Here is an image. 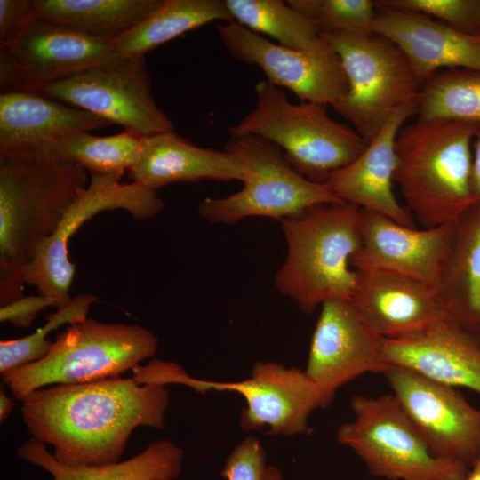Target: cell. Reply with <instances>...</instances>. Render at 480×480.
I'll return each mask as SVG.
<instances>
[{
	"mask_svg": "<svg viewBox=\"0 0 480 480\" xmlns=\"http://www.w3.org/2000/svg\"><path fill=\"white\" fill-rule=\"evenodd\" d=\"M31 437L54 447L66 464L119 462L135 428L163 429L170 403L163 385L113 377L38 388L21 400Z\"/></svg>",
	"mask_w": 480,
	"mask_h": 480,
	"instance_id": "1",
	"label": "cell"
},
{
	"mask_svg": "<svg viewBox=\"0 0 480 480\" xmlns=\"http://www.w3.org/2000/svg\"><path fill=\"white\" fill-rule=\"evenodd\" d=\"M479 132L476 124L421 119L399 131L394 182L424 228L456 222L478 201L472 171Z\"/></svg>",
	"mask_w": 480,
	"mask_h": 480,
	"instance_id": "2",
	"label": "cell"
},
{
	"mask_svg": "<svg viewBox=\"0 0 480 480\" xmlns=\"http://www.w3.org/2000/svg\"><path fill=\"white\" fill-rule=\"evenodd\" d=\"M88 173L56 150L0 154V269L23 270L87 188Z\"/></svg>",
	"mask_w": 480,
	"mask_h": 480,
	"instance_id": "3",
	"label": "cell"
},
{
	"mask_svg": "<svg viewBox=\"0 0 480 480\" xmlns=\"http://www.w3.org/2000/svg\"><path fill=\"white\" fill-rule=\"evenodd\" d=\"M280 222L287 252L275 275L277 291L306 314L329 300H350L356 284L350 260L361 246L360 208L321 204Z\"/></svg>",
	"mask_w": 480,
	"mask_h": 480,
	"instance_id": "4",
	"label": "cell"
},
{
	"mask_svg": "<svg viewBox=\"0 0 480 480\" xmlns=\"http://www.w3.org/2000/svg\"><path fill=\"white\" fill-rule=\"evenodd\" d=\"M158 340L149 330L92 318L68 325L40 360L1 374L13 397L22 400L46 386L118 377L155 356Z\"/></svg>",
	"mask_w": 480,
	"mask_h": 480,
	"instance_id": "5",
	"label": "cell"
},
{
	"mask_svg": "<svg viewBox=\"0 0 480 480\" xmlns=\"http://www.w3.org/2000/svg\"><path fill=\"white\" fill-rule=\"evenodd\" d=\"M255 92L254 108L228 129L229 135H255L272 142L310 180L324 182L367 145L355 130L331 118L324 105L292 103L267 80L257 83Z\"/></svg>",
	"mask_w": 480,
	"mask_h": 480,
	"instance_id": "6",
	"label": "cell"
},
{
	"mask_svg": "<svg viewBox=\"0 0 480 480\" xmlns=\"http://www.w3.org/2000/svg\"><path fill=\"white\" fill-rule=\"evenodd\" d=\"M339 56L345 96L332 108L368 143L400 107L418 99L423 83L400 48L374 32L321 35Z\"/></svg>",
	"mask_w": 480,
	"mask_h": 480,
	"instance_id": "7",
	"label": "cell"
},
{
	"mask_svg": "<svg viewBox=\"0 0 480 480\" xmlns=\"http://www.w3.org/2000/svg\"><path fill=\"white\" fill-rule=\"evenodd\" d=\"M225 149L249 168L251 177L239 191L199 204L200 216L209 222L229 225L251 217L280 221L317 205L343 202L325 182L300 174L276 145L261 137L229 135Z\"/></svg>",
	"mask_w": 480,
	"mask_h": 480,
	"instance_id": "8",
	"label": "cell"
},
{
	"mask_svg": "<svg viewBox=\"0 0 480 480\" xmlns=\"http://www.w3.org/2000/svg\"><path fill=\"white\" fill-rule=\"evenodd\" d=\"M354 420L339 426L338 443L352 449L368 471L389 480H466L468 468L436 457L393 394L356 395Z\"/></svg>",
	"mask_w": 480,
	"mask_h": 480,
	"instance_id": "9",
	"label": "cell"
},
{
	"mask_svg": "<svg viewBox=\"0 0 480 480\" xmlns=\"http://www.w3.org/2000/svg\"><path fill=\"white\" fill-rule=\"evenodd\" d=\"M164 203L156 190L135 181L121 183L113 176L91 175L89 185L65 212L55 231L36 249L23 268L26 285L50 299L58 308L66 307L70 296L76 266L68 256V243L87 221L100 212L123 210L135 220L158 215Z\"/></svg>",
	"mask_w": 480,
	"mask_h": 480,
	"instance_id": "10",
	"label": "cell"
},
{
	"mask_svg": "<svg viewBox=\"0 0 480 480\" xmlns=\"http://www.w3.org/2000/svg\"><path fill=\"white\" fill-rule=\"evenodd\" d=\"M39 94L91 112L142 138L174 132L157 106L145 56H115L44 87Z\"/></svg>",
	"mask_w": 480,
	"mask_h": 480,
	"instance_id": "11",
	"label": "cell"
},
{
	"mask_svg": "<svg viewBox=\"0 0 480 480\" xmlns=\"http://www.w3.org/2000/svg\"><path fill=\"white\" fill-rule=\"evenodd\" d=\"M115 56L112 40L36 18L12 41L0 44V91L39 93Z\"/></svg>",
	"mask_w": 480,
	"mask_h": 480,
	"instance_id": "12",
	"label": "cell"
},
{
	"mask_svg": "<svg viewBox=\"0 0 480 480\" xmlns=\"http://www.w3.org/2000/svg\"><path fill=\"white\" fill-rule=\"evenodd\" d=\"M383 376L436 457L468 469L480 460V409L455 388L410 370L391 365Z\"/></svg>",
	"mask_w": 480,
	"mask_h": 480,
	"instance_id": "13",
	"label": "cell"
},
{
	"mask_svg": "<svg viewBox=\"0 0 480 480\" xmlns=\"http://www.w3.org/2000/svg\"><path fill=\"white\" fill-rule=\"evenodd\" d=\"M383 339L364 322L350 300L333 299L321 305L311 338L306 374L318 388L322 408L337 390L365 374L391 366L383 354Z\"/></svg>",
	"mask_w": 480,
	"mask_h": 480,
	"instance_id": "14",
	"label": "cell"
},
{
	"mask_svg": "<svg viewBox=\"0 0 480 480\" xmlns=\"http://www.w3.org/2000/svg\"><path fill=\"white\" fill-rule=\"evenodd\" d=\"M217 31L234 59L259 67L268 82L289 89L301 102L332 107L348 91L342 64L332 46L318 52L286 48L236 21L219 24Z\"/></svg>",
	"mask_w": 480,
	"mask_h": 480,
	"instance_id": "15",
	"label": "cell"
},
{
	"mask_svg": "<svg viewBox=\"0 0 480 480\" xmlns=\"http://www.w3.org/2000/svg\"><path fill=\"white\" fill-rule=\"evenodd\" d=\"M455 229L456 222L417 229L360 209L361 246L350 264L390 271L441 292Z\"/></svg>",
	"mask_w": 480,
	"mask_h": 480,
	"instance_id": "16",
	"label": "cell"
},
{
	"mask_svg": "<svg viewBox=\"0 0 480 480\" xmlns=\"http://www.w3.org/2000/svg\"><path fill=\"white\" fill-rule=\"evenodd\" d=\"M210 386L211 390L236 392L244 397L239 423L244 430L268 427L272 436L304 434L311 412L322 408L321 393L305 371L276 362L257 361L247 379L210 381Z\"/></svg>",
	"mask_w": 480,
	"mask_h": 480,
	"instance_id": "17",
	"label": "cell"
},
{
	"mask_svg": "<svg viewBox=\"0 0 480 480\" xmlns=\"http://www.w3.org/2000/svg\"><path fill=\"white\" fill-rule=\"evenodd\" d=\"M354 270L350 300L367 326L382 339L413 333L446 317L457 318L437 289L383 269Z\"/></svg>",
	"mask_w": 480,
	"mask_h": 480,
	"instance_id": "18",
	"label": "cell"
},
{
	"mask_svg": "<svg viewBox=\"0 0 480 480\" xmlns=\"http://www.w3.org/2000/svg\"><path fill=\"white\" fill-rule=\"evenodd\" d=\"M382 348L389 365L480 396V335L455 317L404 336L383 339Z\"/></svg>",
	"mask_w": 480,
	"mask_h": 480,
	"instance_id": "19",
	"label": "cell"
},
{
	"mask_svg": "<svg viewBox=\"0 0 480 480\" xmlns=\"http://www.w3.org/2000/svg\"><path fill=\"white\" fill-rule=\"evenodd\" d=\"M417 100L397 108L364 151L324 181L341 201L413 228V217L397 201L393 184L396 137L405 122L417 115Z\"/></svg>",
	"mask_w": 480,
	"mask_h": 480,
	"instance_id": "20",
	"label": "cell"
},
{
	"mask_svg": "<svg viewBox=\"0 0 480 480\" xmlns=\"http://www.w3.org/2000/svg\"><path fill=\"white\" fill-rule=\"evenodd\" d=\"M377 8L372 31L400 48L423 84L440 69L480 71V34L420 13Z\"/></svg>",
	"mask_w": 480,
	"mask_h": 480,
	"instance_id": "21",
	"label": "cell"
},
{
	"mask_svg": "<svg viewBox=\"0 0 480 480\" xmlns=\"http://www.w3.org/2000/svg\"><path fill=\"white\" fill-rule=\"evenodd\" d=\"M109 125L99 116L39 93H0V154L56 150L75 133Z\"/></svg>",
	"mask_w": 480,
	"mask_h": 480,
	"instance_id": "22",
	"label": "cell"
},
{
	"mask_svg": "<svg viewBox=\"0 0 480 480\" xmlns=\"http://www.w3.org/2000/svg\"><path fill=\"white\" fill-rule=\"evenodd\" d=\"M132 181L151 189L202 180L246 182L251 171L234 154L196 146L175 132L146 137L139 160L128 171Z\"/></svg>",
	"mask_w": 480,
	"mask_h": 480,
	"instance_id": "23",
	"label": "cell"
},
{
	"mask_svg": "<svg viewBox=\"0 0 480 480\" xmlns=\"http://www.w3.org/2000/svg\"><path fill=\"white\" fill-rule=\"evenodd\" d=\"M17 455L47 471L52 480H175L184 458L183 450L168 439L152 442L124 461L100 466L63 463L33 437L18 447Z\"/></svg>",
	"mask_w": 480,
	"mask_h": 480,
	"instance_id": "24",
	"label": "cell"
},
{
	"mask_svg": "<svg viewBox=\"0 0 480 480\" xmlns=\"http://www.w3.org/2000/svg\"><path fill=\"white\" fill-rule=\"evenodd\" d=\"M234 21L225 0H161L140 22L112 40L116 55L141 57L213 21Z\"/></svg>",
	"mask_w": 480,
	"mask_h": 480,
	"instance_id": "25",
	"label": "cell"
},
{
	"mask_svg": "<svg viewBox=\"0 0 480 480\" xmlns=\"http://www.w3.org/2000/svg\"><path fill=\"white\" fill-rule=\"evenodd\" d=\"M441 293L452 314L480 335V201L456 221Z\"/></svg>",
	"mask_w": 480,
	"mask_h": 480,
	"instance_id": "26",
	"label": "cell"
},
{
	"mask_svg": "<svg viewBox=\"0 0 480 480\" xmlns=\"http://www.w3.org/2000/svg\"><path fill=\"white\" fill-rule=\"evenodd\" d=\"M160 1L35 0V15L92 37L114 40L146 18Z\"/></svg>",
	"mask_w": 480,
	"mask_h": 480,
	"instance_id": "27",
	"label": "cell"
},
{
	"mask_svg": "<svg viewBox=\"0 0 480 480\" xmlns=\"http://www.w3.org/2000/svg\"><path fill=\"white\" fill-rule=\"evenodd\" d=\"M234 21L264 34L277 44L302 52L331 47L314 25L287 2L281 0H225Z\"/></svg>",
	"mask_w": 480,
	"mask_h": 480,
	"instance_id": "28",
	"label": "cell"
},
{
	"mask_svg": "<svg viewBox=\"0 0 480 480\" xmlns=\"http://www.w3.org/2000/svg\"><path fill=\"white\" fill-rule=\"evenodd\" d=\"M416 116L480 125V71L453 68L433 75L420 89Z\"/></svg>",
	"mask_w": 480,
	"mask_h": 480,
	"instance_id": "29",
	"label": "cell"
},
{
	"mask_svg": "<svg viewBox=\"0 0 480 480\" xmlns=\"http://www.w3.org/2000/svg\"><path fill=\"white\" fill-rule=\"evenodd\" d=\"M143 139L127 131L110 136L78 132L61 140L56 150L90 175L113 176L120 180L139 160Z\"/></svg>",
	"mask_w": 480,
	"mask_h": 480,
	"instance_id": "30",
	"label": "cell"
},
{
	"mask_svg": "<svg viewBox=\"0 0 480 480\" xmlns=\"http://www.w3.org/2000/svg\"><path fill=\"white\" fill-rule=\"evenodd\" d=\"M96 300L97 297L92 294H79L66 307L49 314L44 324L33 333L15 340H1V374L43 358L53 342L48 338L50 332L64 324L71 325L87 319L90 308Z\"/></svg>",
	"mask_w": 480,
	"mask_h": 480,
	"instance_id": "31",
	"label": "cell"
},
{
	"mask_svg": "<svg viewBox=\"0 0 480 480\" xmlns=\"http://www.w3.org/2000/svg\"><path fill=\"white\" fill-rule=\"evenodd\" d=\"M318 34L373 32L377 5L372 0H289Z\"/></svg>",
	"mask_w": 480,
	"mask_h": 480,
	"instance_id": "32",
	"label": "cell"
},
{
	"mask_svg": "<svg viewBox=\"0 0 480 480\" xmlns=\"http://www.w3.org/2000/svg\"><path fill=\"white\" fill-rule=\"evenodd\" d=\"M378 7L420 13L468 34H480V0H378Z\"/></svg>",
	"mask_w": 480,
	"mask_h": 480,
	"instance_id": "33",
	"label": "cell"
},
{
	"mask_svg": "<svg viewBox=\"0 0 480 480\" xmlns=\"http://www.w3.org/2000/svg\"><path fill=\"white\" fill-rule=\"evenodd\" d=\"M268 467L260 440L247 436L229 454L221 471L228 480H265Z\"/></svg>",
	"mask_w": 480,
	"mask_h": 480,
	"instance_id": "34",
	"label": "cell"
},
{
	"mask_svg": "<svg viewBox=\"0 0 480 480\" xmlns=\"http://www.w3.org/2000/svg\"><path fill=\"white\" fill-rule=\"evenodd\" d=\"M132 377L140 385L180 384L197 392L204 393V380L189 376L179 364L172 362L153 359L147 365L136 366Z\"/></svg>",
	"mask_w": 480,
	"mask_h": 480,
	"instance_id": "35",
	"label": "cell"
},
{
	"mask_svg": "<svg viewBox=\"0 0 480 480\" xmlns=\"http://www.w3.org/2000/svg\"><path fill=\"white\" fill-rule=\"evenodd\" d=\"M35 19V0H0V44L12 41Z\"/></svg>",
	"mask_w": 480,
	"mask_h": 480,
	"instance_id": "36",
	"label": "cell"
},
{
	"mask_svg": "<svg viewBox=\"0 0 480 480\" xmlns=\"http://www.w3.org/2000/svg\"><path fill=\"white\" fill-rule=\"evenodd\" d=\"M54 307L52 301L37 293L22 296L0 308V321L9 322L18 328L31 326L37 315L46 308Z\"/></svg>",
	"mask_w": 480,
	"mask_h": 480,
	"instance_id": "37",
	"label": "cell"
},
{
	"mask_svg": "<svg viewBox=\"0 0 480 480\" xmlns=\"http://www.w3.org/2000/svg\"><path fill=\"white\" fill-rule=\"evenodd\" d=\"M472 180L475 195L477 200L480 201V132L473 142Z\"/></svg>",
	"mask_w": 480,
	"mask_h": 480,
	"instance_id": "38",
	"label": "cell"
},
{
	"mask_svg": "<svg viewBox=\"0 0 480 480\" xmlns=\"http://www.w3.org/2000/svg\"><path fill=\"white\" fill-rule=\"evenodd\" d=\"M13 408V399L9 397L3 389L0 391V421L3 422L11 414Z\"/></svg>",
	"mask_w": 480,
	"mask_h": 480,
	"instance_id": "39",
	"label": "cell"
},
{
	"mask_svg": "<svg viewBox=\"0 0 480 480\" xmlns=\"http://www.w3.org/2000/svg\"><path fill=\"white\" fill-rule=\"evenodd\" d=\"M466 480H480V460L469 468Z\"/></svg>",
	"mask_w": 480,
	"mask_h": 480,
	"instance_id": "40",
	"label": "cell"
},
{
	"mask_svg": "<svg viewBox=\"0 0 480 480\" xmlns=\"http://www.w3.org/2000/svg\"><path fill=\"white\" fill-rule=\"evenodd\" d=\"M265 480H283L281 471L273 466L268 467Z\"/></svg>",
	"mask_w": 480,
	"mask_h": 480,
	"instance_id": "41",
	"label": "cell"
}]
</instances>
